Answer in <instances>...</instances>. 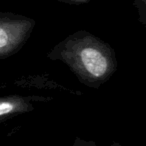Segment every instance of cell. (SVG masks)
Wrapping results in <instances>:
<instances>
[{"mask_svg":"<svg viewBox=\"0 0 146 146\" xmlns=\"http://www.w3.org/2000/svg\"><path fill=\"white\" fill-rule=\"evenodd\" d=\"M47 58L62 62L80 83L93 89L106 83L118 68L111 45L86 30L68 35L47 53Z\"/></svg>","mask_w":146,"mask_h":146,"instance_id":"obj_1","label":"cell"},{"mask_svg":"<svg viewBox=\"0 0 146 146\" xmlns=\"http://www.w3.org/2000/svg\"><path fill=\"white\" fill-rule=\"evenodd\" d=\"M133 4L137 10L139 22L146 25V0H133Z\"/></svg>","mask_w":146,"mask_h":146,"instance_id":"obj_4","label":"cell"},{"mask_svg":"<svg viewBox=\"0 0 146 146\" xmlns=\"http://www.w3.org/2000/svg\"><path fill=\"white\" fill-rule=\"evenodd\" d=\"M63 1H66L69 3H73V4H85L88 3L90 0H63Z\"/></svg>","mask_w":146,"mask_h":146,"instance_id":"obj_6","label":"cell"},{"mask_svg":"<svg viewBox=\"0 0 146 146\" xmlns=\"http://www.w3.org/2000/svg\"><path fill=\"white\" fill-rule=\"evenodd\" d=\"M51 100L52 97L41 95L10 94L0 96V123L31 112L36 108V104L46 103Z\"/></svg>","mask_w":146,"mask_h":146,"instance_id":"obj_3","label":"cell"},{"mask_svg":"<svg viewBox=\"0 0 146 146\" xmlns=\"http://www.w3.org/2000/svg\"><path fill=\"white\" fill-rule=\"evenodd\" d=\"M70 146H98L96 142L92 140H86L80 137H75L73 140V143Z\"/></svg>","mask_w":146,"mask_h":146,"instance_id":"obj_5","label":"cell"},{"mask_svg":"<svg viewBox=\"0 0 146 146\" xmlns=\"http://www.w3.org/2000/svg\"><path fill=\"white\" fill-rule=\"evenodd\" d=\"M110 146H122V145H121V144L118 143V142H113V143H112Z\"/></svg>","mask_w":146,"mask_h":146,"instance_id":"obj_7","label":"cell"},{"mask_svg":"<svg viewBox=\"0 0 146 146\" xmlns=\"http://www.w3.org/2000/svg\"><path fill=\"white\" fill-rule=\"evenodd\" d=\"M34 19L12 12H0V59L16 54L26 44L35 27Z\"/></svg>","mask_w":146,"mask_h":146,"instance_id":"obj_2","label":"cell"}]
</instances>
